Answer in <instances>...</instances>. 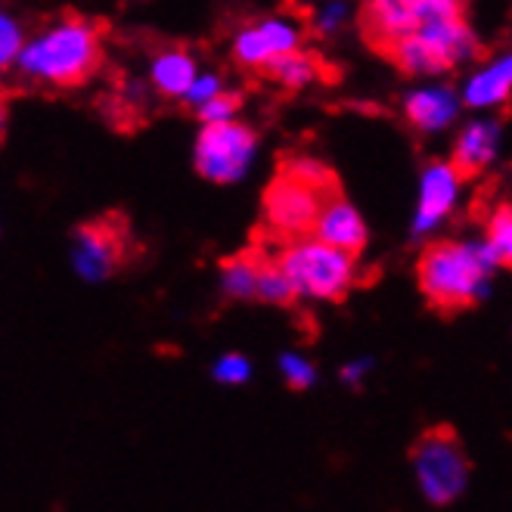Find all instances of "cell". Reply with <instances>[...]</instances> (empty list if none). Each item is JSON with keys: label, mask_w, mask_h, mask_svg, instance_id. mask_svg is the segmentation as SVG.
I'll use <instances>...</instances> for the list:
<instances>
[{"label": "cell", "mask_w": 512, "mask_h": 512, "mask_svg": "<svg viewBox=\"0 0 512 512\" xmlns=\"http://www.w3.org/2000/svg\"><path fill=\"white\" fill-rule=\"evenodd\" d=\"M485 243L494 249L497 264L512 267V205H500L488 218V239Z\"/></svg>", "instance_id": "ffe728a7"}, {"label": "cell", "mask_w": 512, "mask_h": 512, "mask_svg": "<svg viewBox=\"0 0 512 512\" xmlns=\"http://www.w3.org/2000/svg\"><path fill=\"white\" fill-rule=\"evenodd\" d=\"M410 463L419 481V491L432 506L457 503L469 485V454L460 435L450 426H432L410 447Z\"/></svg>", "instance_id": "5b68a950"}, {"label": "cell", "mask_w": 512, "mask_h": 512, "mask_svg": "<svg viewBox=\"0 0 512 512\" xmlns=\"http://www.w3.org/2000/svg\"><path fill=\"white\" fill-rule=\"evenodd\" d=\"M196 63L193 56L184 50H165L153 59V84L162 97H177L184 100L190 87L196 84Z\"/></svg>", "instance_id": "2e32d148"}, {"label": "cell", "mask_w": 512, "mask_h": 512, "mask_svg": "<svg viewBox=\"0 0 512 512\" xmlns=\"http://www.w3.org/2000/svg\"><path fill=\"white\" fill-rule=\"evenodd\" d=\"M239 106H243V97L221 90L218 97H212L208 103H202L196 112H199V118H202L205 125H215V122H233V115L239 112Z\"/></svg>", "instance_id": "7402d4cb"}, {"label": "cell", "mask_w": 512, "mask_h": 512, "mask_svg": "<svg viewBox=\"0 0 512 512\" xmlns=\"http://www.w3.org/2000/svg\"><path fill=\"white\" fill-rule=\"evenodd\" d=\"M367 370H370V360H354V364H348V367L342 370V379H345L348 385H357L360 379H364Z\"/></svg>", "instance_id": "4316f807"}, {"label": "cell", "mask_w": 512, "mask_h": 512, "mask_svg": "<svg viewBox=\"0 0 512 512\" xmlns=\"http://www.w3.org/2000/svg\"><path fill=\"white\" fill-rule=\"evenodd\" d=\"M292 50H298V32L289 22H280V19L249 25L233 41L236 59L249 69H264L270 59L292 53Z\"/></svg>", "instance_id": "8fae6325"}, {"label": "cell", "mask_w": 512, "mask_h": 512, "mask_svg": "<svg viewBox=\"0 0 512 512\" xmlns=\"http://www.w3.org/2000/svg\"><path fill=\"white\" fill-rule=\"evenodd\" d=\"M261 264H264V255H258L255 249L224 261V274H221L224 292L230 298H258Z\"/></svg>", "instance_id": "ac0fdd59"}, {"label": "cell", "mask_w": 512, "mask_h": 512, "mask_svg": "<svg viewBox=\"0 0 512 512\" xmlns=\"http://www.w3.org/2000/svg\"><path fill=\"white\" fill-rule=\"evenodd\" d=\"M509 94H512V56H503V59H497V63H491L488 69L472 75V81L463 90L466 103L475 109L500 106L509 100Z\"/></svg>", "instance_id": "9a60e30c"}, {"label": "cell", "mask_w": 512, "mask_h": 512, "mask_svg": "<svg viewBox=\"0 0 512 512\" xmlns=\"http://www.w3.org/2000/svg\"><path fill=\"white\" fill-rule=\"evenodd\" d=\"M323 243L336 246V249H345L351 255H357L360 249L367 246V227H364V218L357 215V208L351 202L342 199V193H336L323 205V212L314 224V233Z\"/></svg>", "instance_id": "7c38bea8"}, {"label": "cell", "mask_w": 512, "mask_h": 512, "mask_svg": "<svg viewBox=\"0 0 512 512\" xmlns=\"http://www.w3.org/2000/svg\"><path fill=\"white\" fill-rule=\"evenodd\" d=\"M407 122L419 131H441L454 122L457 115V97L454 90L447 87H429V90H416L404 103Z\"/></svg>", "instance_id": "4fadbf2b"}, {"label": "cell", "mask_w": 512, "mask_h": 512, "mask_svg": "<svg viewBox=\"0 0 512 512\" xmlns=\"http://www.w3.org/2000/svg\"><path fill=\"white\" fill-rule=\"evenodd\" d=\"M264 78L270 81H277L283 87H308L320 78L323 66H320V59L311 56V53H301V50H292V53H283L277 59H270V63L261 69Z\"/></svg>", "instance_id": "e0dca14e"}, {"label": "cell", "mask_w": 512, "mask_h": 512, "mask_svg": "<svg viewBox=\"0 0 512 512\" xmlns=\"http://www.w3.org/2000/svg\"><path fill=\"white\" fill-rule=\"evenodd\" d=\"M221 94V81L215 78V75H199L196 78V84L190 87V94L184 97L187 103H193L196 109L202 106V103H208L212 97H218Z\"/></svg>", "instance_id": "d4e9b609"}, {"label": "cell", "mask_w": 512, "mask_h": 512, "mask_svg": "<svg viewBox=\"0 0 512 512\" xmlns=\"http://www.w3.org/2000/svg\"><path fill=\"white\" fill-rule=\"evenodd\" d=\"M100 63H103L100 32L81 19H66L47 28V32H41L19 53L22 75L53 87L84 84L100 69Z\"/></svg>", "instance_id": "3957f363"}, {"label": "cell", "mask_w": 512, "mask_h": 512, "mask_svg": "<svg viewBox=\"0 0 512 512\" xmlns=\"http://www.w3.org/2000/svg\"><path fill=\"white\" fill-rule=\"evenodd\" d=\"M497 140H500V128L494 122H472L460 134L454 149V168L460 171V177H475L485 168L497 156Z\"/></svg>", "instance_id": "5bb4252c"}, {"label": "cell", "mask_w": 512, "mask_h": 512, "mask_svg": "<svg viewBox=\"0 0 512 512\" xmlns=\"http://www.w3.org/2000/svg\"><path fill=\"white\" fill-rule=\"evenodd\" d=\"M212 376L218 382H224V385H243L252 376V364H249V357H243V354H224L215 364Z\"/></svg>", "instance_id": "603a6c76"}, {"label": "cell", "mask_w": 512, "mask_h": 512, "mask_svg": "<svg viewBox=\"0 0 512 512\" xmlns=\"http://www.w3.org/2000/svg\"><path fill=\"white\" fill-rule=\"evenodd\" d=\"M128 252V236L122 221H94L75 230V267L84 280H103L122 264Z\"/></svg>", "instance_id": "9c48e42d"}, {"label": "cell", "mask_w": 512, "mask_h": 512, "mask_svg": "<svg viewBox=\"0 0 512 512\" xmlns=\"http://www.w3.org/2000/svg\"><path fill=\"white\" fill-rule=\"evenodd\" d=\"M19 53H22V32L10 16H4L0 19V63L10 66Z\"/></svg>", "instance_id": "cb8c5ba5"}, {"label": "cell", "mask_w": 512, "mask_h": 512, "mask_svg": "<svg viewBox=\"0 0 512 512\" xmlns=\"http://www.w3.org/2000/svg\"><path fill=\"white\" fill-rule=\"evenodd\" d=\"M336 193H342L339 180L326 165L305 156L286 159L264 193V221L283 243L305 239L314 233L323 205Z\"/></svg>", "instance_id": "6da1fadb"}, {"label": "cell", "mask_w": 512, "mask_h": 512, "mask_svg": "<svg viewBox=\"0 0 512 512\" xmlns=\"http://www.w3.org/2000/svg\"><path fill=\"white\" fill-rule=\"evenodd\" d=\"M277 264L292 280L295 292L305 298L339 301L357 280L354 255L323 243L317 236H305V239H292V243H286V249L277 255Z\"/></svg>", "instance_id": "277c9868"}, {"label": "cell", "mask_w": 512, "mask_h": 512, "mask_svg": "<svg viewBox=\"0 0 512 512\" xmlns=\"http://www.w3.org/2000/svg\"><path fill=\"white\" fill-rule=\"evenodd\" d=\"M258 149V137L252 128L236 122H215L205 125L196 137V168L202 177L215 180V184H233L239 180Z\"/></svg>", "instance_id": "ba28073f"}, {"label": "cell", "mask_w": 512, "mask_h": 512, "mask_svg": "<svg viewBox=\"0 0 512 512\" xmlns=\"http://www.w3.org/2000/svg\"><path fill=\"white\" fill-rule=\"evenodd\" d=\"M345 16V10L339 7V4H333V7H326L323 13H320V19H317V25H320V32H333V28L339 25V19Z\"/></svg>", "instance_id": "484cf974"}, {"label": "cell", "mask_w": 512, "mask_h": 512, "mask_svg": "<svg viewBox=\"0 0 512 512\" xmlns=\"http://www.w3.org/2000/svg\"><path fill=\"white\" fill-rule=\"evenodd\" d=\"M382 53L410 75H432L469 63L472 56H478V41L469 32L466 19H454V22H432L426 28H419V32L395 41Z\"/></svg>", "instance_id": "8992f818"}, {"label": "cell", "mask_w": 512, "mask_h": 512, "mask_svg": "<svg viewBox=\"0 0 512 512\" xmlns=\"http://www.w3.org/2000/svg\"><path fill=\"white\" fill-rule=\"evenodd\" d=\"M258 298L267 301V305H292L298 298L292 280L283 274V267L277 264V258H267L264 255V264H261V277H258Z\"/></svg>", "instance_id": "d6986e66"}, {"label": "cell", "mask_w": 512, "mask_h": 512, "mask_svg": "<svg viewBox=\"0 0 512 512\" xmlns=\"http://www.w3.org/2000/svg\"><path fill=\"white\" fill-rule=\"evenodd\" d=\"M497 255L488 243H435L419 255V286L432 308L463 311L488 295V274Z\"/></svg>", "instance_id": "7a4b0ae2"}, {"label": "cell", "mask_w": 512, "mask_h": 512, "mask_svg": "<svg viewBox=\"0 0 512 512\" xmlns=\"http://www.w3.org/2000/svg\"><path fill=\"white\" fill-rule=\"evenodd\" d=\"M454 19H463V0H370L360 16V32L382 53L419 28Z\"/></svg>", "instance_id": "52a82bcc"}, {"label": "cell", "mask_w": 512, "mask_h": 512, "mask_svg": "<svg viewBox=\"0 0 512 512\" xmlns=\"http://www.w3.org/2000/svg\"><path fill=\"white\" fill-rule=\"evenodd\" d=\"M460 193V171L454 162H432L423 174V184H419V208L413 218V233L423 236L435 230L447 212L454 208Z\"/></svg>", "instance_id": "30bf717a"}, {"label": "cell", "mask_w": 512, "mask_h": 512, "mask_svg": "<svg viewBox=\"0 0 512 512\" xmlns=\"http://www.w3.org/2000/svg\"><path fill=\"white\" fill-rule=\"evenodd\" d=\"M280 373H283V379H286V385L292 391H305V388H311L317 382L314 364L305 357H298V354H283L280 357Z\"/></svg>", "instance_id": "44dd1931"}]
</instances>
